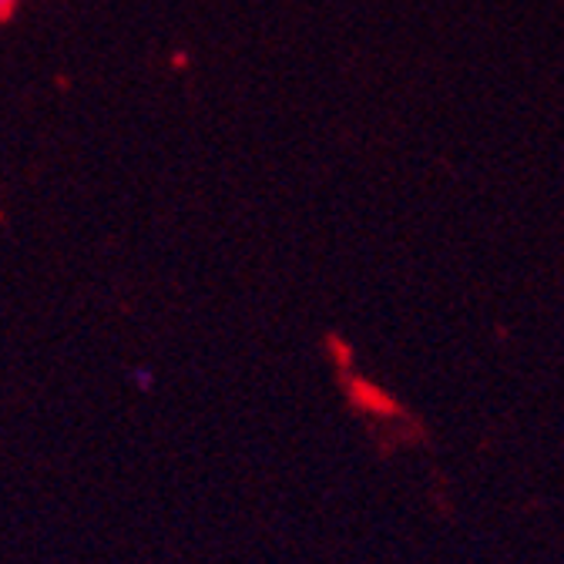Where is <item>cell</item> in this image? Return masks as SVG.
<instances>
[{
  "label": "cell",
  "instance_id": "cell-1",
  "mask_svg": "<svg viewBox=\"0 0 564 564\" xmlns=\"http://www.w3.org/2000/svg\"><path fill=\"white\" fill-rule=\"evenodd\" d=\"M14 4H18V0H0V18H4Z\"/></svg>",
  "mask_w": 564,
  "mask_h": 564
},
{
  "label": "cell",
  "instance_id": "cell-2",
  "mask_svg": "<svg viewBox=\"0 0 564 564\" xmlns=\"http://www.w3.org/2000/svg\"><path fill=\"white\" fill-rule=\"evenodd\" d=\"M134 377H138V383H141V387H149V370H138Z\"/></svg>",
  "mask_w": 564,
  "mask_h": 564
}]
</instances>
